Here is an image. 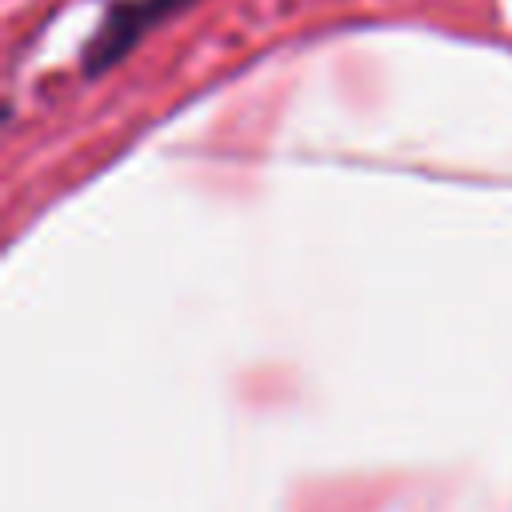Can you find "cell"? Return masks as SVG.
<instances>
[{
    "label": "cell",
    "mask_w": 512,
    "mask_h": 512,
    "mask_svg": "<svg viewBox=\"0 0 512 512\" xmlns=\"http://www.w3.org/2000/svg\"><path fill=\"white\" fill-rule=\"evenodd\" d=\"M188 0H128L116 4L108 12V20L100 24V32L92 36L88 52H84V72H104L112 68L152 24H160L164 16H172L176 8H184Z\"/></svg>",
    "instance_id": "obj_1"
}]
</instances>
